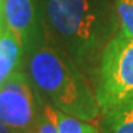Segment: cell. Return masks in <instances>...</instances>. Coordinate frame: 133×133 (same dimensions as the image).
<instances>
[{"label":"cell","instance_id":"6da1fadb","mask_svg":"<svg viewBox=\"0 0 133 133\" xmlns=\"http://www.w3.org/2000/svg\"><path fill=\"white\" fill-rule=\"evenodd\" d=\"M43 22L94 86L100 58L119 30L115 0H39Z\"/></svg>","mask_w":133,"mask_h":133},{"label":"cell","instance_id":"7a4b0ae2","mask_svg":"<svg viewBox=\"0 0 133 133\" xmlns=\"http://www.w3.org/2000/svg\"><path fill=\"white\" fill-rule=\"evenodd\" d=\"M24 69L39 96L53 107L89 122L101 116L90 80L47 29L44 38L25 56Z\"/></svg>","mask_w":133,"mask_h":133},{"label":"cell","instance_id":"3957f363","mask_svg":"<svg viewBox=\"0 0 133 133\" xmlns=\"http://www.w3.org/2000/svg\"><path fill=\"white\" fill-rule=\"evenodd\" d=\"M94 90L101 114L133 97V37L121 29L101 54Z\"/></svg>","mask_w":133,"mask_h":133},{"label":"cell","instance_id":"277c9868","mask_svg":"<svg viewBox=\"0 0 133 133\" xmlns=\"http://www.w3.org/2000/svg\"><path fill=\"white\" fill-rule=\"evenodd\" d=\"M42 102L27 71L20 69L0 86V119L15 133H29Z\"/></svg>","mask_w":133,"mask_h":133},{"label":"cell","instance_id":"5b68a950","mask_svg":"<svg viewBox=\"0 0 133 133\" xmlns=\"http://www.w3.org/2000/svg\"><path fill=\"white\" fill-rule=\"evenodd\" d=\"M6 27L22 44L25 56L46 36L39 0H4Z\"/></svg>","mask_w":133,"mask_h":133},{"label":"cell","instance_id":"8992f818","mask_svg":"<svg viewBox=\"0 0 133 133\" xmlns=\"http://www.w3.org/2000/svg\"><path fill=\"white\" fill-rule=\"evenodd\" d=\"M25 51L22 44L8 27L0 37V86L14 74L24 69Z\"/></svg>","mask_w":133,"mask_h":133},{"label":"cell","instance_id":"52a82bcc","mask_svg":"<svg viewBox=\"0 0 133 133\" xmlns=\"http://www.w3.org/2000/svg\"><path fill=\"white\" fill-rule=\"evenodd\" d=\"M101 133H133V97L101 114Z\"/></svg>","mask_w":133,"mask_h":133},{"label":"cell","instance_id":"ba28073f","mask_svg":"<svg viewBox=\"0 0 133 133\" xmlns=\"http://www.w3.org/2000/svg\"><path fill=\"white\" fill-rule=\"evenodd\" d=\"M56 109V107H54ZM58 133H101L100 128L89 121H84L78 117L64 114L56 109Z\"/></svg>","mask_w":133,"mask_h":133},{"label":"cell","instance_id":"9c48e42d","mask_svg":"<svg viewBox=\"0 0 133 133\" xmlns=\"http://www.w3.org/2000/svg\"><path fill=\"white\" fill-rule=\"evenodd\" d=\"M29 133H58L56 109L43 100L42 109Z\"/></svg>","mask_w":133,"mask_h":133},{"label":"cell","instance_id":"30bf717a","mask_svg":"<svg viewBox=\"0 0 133 133\" xmlns=\"http://www.w3.org/2000/svg\"><path fill=\"white\" fill-rule=\"evenodd\" d=\"M119 29L133 37V0H115Z\"/></svg>","mask_w":133,"mask_h":133},{"label":"cell","instance_id":"8fae6325","mask_svg":"<svg viewBox=\"0 0 133 133\" xmlns=\"http://www.w3.org/2000/svg\"><path fill=\"white\" fill-rule=\"evenodd\" d=\"M6 27V20H5V8L4 0H0V37Z\"/></svg>","mask_w":133,"mask_h":133},{"label":"cell","instance_id":"7c38bea8","mask_svg":"<svg viewBox=\"0 0 133 133\" xmlns=\"http://www.w3.org/2000/svg\"><path fill=\"white\" fill-rule=\"evenodd\" d=\"M0 133H15L14 131H11V129L6 126V124L0 119Z\"/></svg>","mask_w":133,"mask_h":133}]
</instances>
